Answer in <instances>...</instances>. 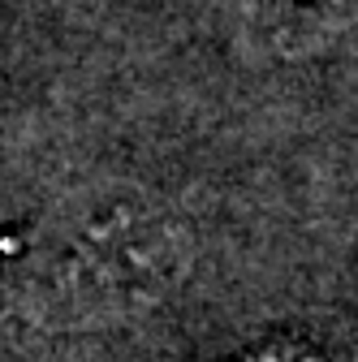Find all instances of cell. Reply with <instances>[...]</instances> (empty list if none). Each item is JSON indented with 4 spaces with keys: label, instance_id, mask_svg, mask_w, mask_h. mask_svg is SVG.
I'll list each match as a JSON object with an SVG mask.
<instances>
[{
    "label": "cell",
    "instance_id": "1",
    "mask_svg": "<svg viewBox=\"0 0 358 362\" xmlns=\"http://www.w3.org/2000/svg\"><path fill=\"white\" fill-rule=\"evenodd\" d=\"M190 224L139 186H82L0 229V310L30 328L129 324L186 281Z\"/></svg>",
    "mask_w": 358,
    "mask_h": 362
},
{
    "label": "cell",
    "instance_id": "2",
    "mask_svg": "<svg viewBox=\"0 0 358 362\" xmlns=\"http://www.w3.org/2000/svg\"><path fill=\"white\" fill-rule=\"evenodd\" d=\"M255 39L277 52H316L345 35L354 0H233Z\"/></svg>",
    "mask_w": 358,
    "mask_h": 362
},
{
    "label": "cell",
    "instance_id": "3",
    "mask_svg": "<svg viewBox=\"0 0 358 362\" xmlns=\"http://www.w3.org/2000/svg\"><path fill=\"white\" fill-rule=\"evenodd\" d=\"M225 362H324V358L302 341H267V345L242 349V354H233Z\"/></svg>",
    "mask_w": 358,
    "mask_h": 362
}]
</instances>
